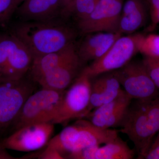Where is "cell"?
<instances>
[{
    "label": "cell",
    "instance_id": "1",
    "mask_svg": "<svg viewBox=\"0 0 159 159\" xmlns=\"http://www.w3.org/2000/svg\"><path fill=\"white\" fill-rule=\"evenodd\" d=\"M32 54L33 58L61 51L74 43L77 34L74 29L54 20L24 21L11 33Z\"/></svg>",
    "mask_w": 159,
    "mask_h": 159
},
{
    "label": "cell",
    "instance_id": "2",
    "mask_svg": "<svg viewBox=\"0 0 159 159\" xmlns=\"http://www.w3.org/2000/svg\"><path fill=\"white\" fill-rule=\"evenodd\" d=\"M121 132L133 143L138 159L145 154L159 131V95L149 100H137L129 107L121 125Z\"/></svg>",
    "mask_w": 159,
    "mask_h": 159
},
{
    "label": "cell",
    "instance_id": "3",
    "mask_svg": "<svg viewBox=\"0 0 159 159\" xmlns=\"http://www.w3.org/2000/svg\"><path fill=\"white\" fill-rule=\"evenodd\" d=\"M118 136V130L99 128L83 118L66 126L51 138L46 146L58 151L65 159H67L72 154L89 147L104 145Z\"/></svg>",
    "mask_w": 159,
    "mask_h": 159
},
{
    "label": "cell",
    "instance_id": "4",
    "mask_svg": "<svg viewBox=\"0 0 159 159\" xmlns=\"http://www.w3.org/2000/svg\"><path fill=\"white\" fill-rule=\"evenodd\" d=\"M65 91L60 92L42 88L32 93L23 105L12 129L14 131L25 125L52 122Z\"/></svg>",
    "mask_w": 159,
    "mask_h": 159
},
{
    "label": "cell",
    "instance_id": "5",
    "mask_svg": "<svg viewBox=\"0 0 159 159\" xmlns=\"http://www.w3.org/2000/svg\"><path fill=\"white\" fill-rule=\"evenodd\" d=\"M92 78L83 69L65 92L52 123L63 124L75 119L84 118L89 114Z\"/></svg>",
    "mask_w": 159,
    "mask_h": 159
},
{
    "label": "cell",
    "instance_id": "6",
    "mask_svg": "<svg viewBox=\"0 0 159 159\" xmlns=\"http://www.w3.org/2000/svg\"><path fill=\"white\" fill-rule=\"evenodd\" d=\"M143 35L140 33L121 35L102 57L84 69L92 79L121 68L139 52V44Z\"/></svg>",
    "mask_w": 159,
    "mask_h": 159
},
{
    "label": "cell",
    "instance_id": "7",
    "mask_svg": "<svg viewBox=\"0 0 159 159\" xmlns=\"http://www.w3.org/2000/svg\"><path fill=\"white\" fill-rule=\"evenodd\" d=\"M34 89L33 83L25 77L19 80L0 81V134L12 126Z\"/></svg>",
    "mask_w": 159,
    "mask_h": 159
},
{
    "label": "cell",
    "instance_id": "8",
    "mask_svg": "<svg viewBox=\"0 0 159 159\" xmlns=\"http://www.w3.org/2000/svg\"><path fill=\"white\" fill-rule=\"evenodd\" d=\"M111 72L132 100H149L159 95V89L142 61H130L121 68Z\"/></svg>",
    "mask_w": 159,
    "mask_h": 159
},
{
    "label": "cell",
    "instance_id": "9",
    "mask_svg": "<svg viewBox=\"0 0 159 159\" xmlns=\"http://www.w3.org/2000/svg\"><path fill=\"white\" fill-rule=\"evenodd\" d=\"M124 2V0H99L89 15L77 21L80 33L118 32Z\"/></svg>",
    "mask_w": 159,
    "mask_h": 159
},
{
    "label": "cell",
    "instance_id": "10",
    "mask_svg": "<svg viewBox=\"0 0 159 159\" xmlns=\"http://www.w3.org/2000/svg\"><path fill=\"white\" fill-rule=\"evenodd\" d=\"M54 131L52 122L34 123L23 126L0 141L7 149L29 152L46 146Z\"/></svg>",
    "mask_w": 159,
    "mask_h": 159
},
{
    "label": "cell",
    "instance_id": "11",
    "mask_svg": "<svg viewBox=\"0 0 159 159\" xmlns=\"http://www.w3.org/2000/svg\"><path fill=\"white\" fill-rule=\"evenodd\" d=\"M132 100L124 91L112 101L91 111L84 119L95 126L103 129L121 126Z\"/></svg>",
    "mask_w": 159,
    "mask_h": 159
},
{
    "label": "cell",
    "instance_id": "12",
    "mask_svg": "<svg viewBox=\"0 0 159 159\" xmlns=\"http://www.w3.org/2000/svg\"><path fill=\"white\" fill-rule=\"evenodd\" d=\"M83 62L78 53L37 80L42 88L64 92L71 85L82 70Z\"/></svg>",
    "mask_w": 159,
    "mask_h": 159
},
{
    "label": "cell",
    "instance_id": "13",
    "mask_svg": "<svg viewBox=\"0 0 159 159\" xmlns=\"http://www.w3.org/2000/svg\"><path fill=\"white\" fill-rule=\"evenodd\" d=\"M134 151L126 142L119 137L104 144L85 148L72 154L67 159H132Z\"/></svg>",
    "mask_w": 159,
    "mask_h": 159
},
{
    "label": "cell",
    "instance_id": "14",
    "mask_svg": "<svg viewBox=\"0 0 159 159\" xmlns=\"http://www.w3.org/2000/svg\"><path fill=\"white\" fill-rule=\"evenodd\" d=\"M124 92L112 72L100 74L92 79L90 108L91 109L112 101Z\"/></svg>",
    "mask_w": 159,
    "mask_h": 159
},
{
    "label": "cell",
    "instance_id": "15",
    "mask_svg": "<svg viewBox=\"0 0 159 159\" xmlns=\"http://www.w3.org/2000/svg\"><path fill=\"white\" fill-rule=\"evenodd\" d=\"M77 51L83 63L96 60L102 57L122 34L119 32H96L88 34Z\"/></svg>",
    "mask_w": 159,
    "mask_h": 159
},
{
    "label": "cell",
    "instance_id": "16",
    "mask_svg": "<svg viewBox=\"0 0 159 159\" xmlns=\"http://www.w3.org/2000/svg\"><path fill=\"white\" fill-rule=\"evenodd\" d=\"M24 21H46L61 16V0H25L17 9Z\"/></svg>",
    "mask_w": 159,
    "mask_h": 159
},
{
    "label": "cell",
    "instance_id": "17",
    "mask_svg": "<svg viewBox=\"0 0 159 159\" xmlns=\"http://www.w3.org/2000/svg\"><path fill=\"white\" fill-rule=\"evenodd\" d=\"M146 0H126L119 20L118 32L134 34L145 25L147 18Z\"/></svg>",
    "mask_w": 159,
    "mask_h": 159
},
{
    "label": "cell",
    "instance_id": "18",
    "mask_svg": "<svg viewBox=\"0 0 159 159\" xmlns=\"http://www.w3.org/2000/svg\"><path fill=\"white\" fill-rule=\"evenodd\" d=\"M33 60L32 54L20 41L0 74V81L17 80L24 78L30 70Z\"/></svg>",
    "mask_w": 159,
    "mask_h": 159
},
{
    "label": "cell",
    "instance_id": "19",
    "mask_svg": "<svg viewBox=\"0 0 159 159\" xmlns=\"http://www.w3.org/2000/svg\"><path fill=\"white\" fill-rule=\"evenodd\" d=\"M77 53V47L74 43L61 51L33 58L29 70L32 81L36 82L41 77L56 69Z\"/></svg>",
    "mask_w": 159,
    "mask_h": 159
},
{
    "label": "cell",
    "instance_id": "20",
    "mask_svg": "<svg viewBox=\"0 0 159 159\" xmlns=\"http://www.w3.org/2000/svg\"><path fill=\"white\" fill-rule=\"evenodd\" d=\"M19 42V40L12 34L0 35V74L9 56Z\"/></svg>",
    "mask_w": 159,
    "mask_h": 159
},
{
    "label": "cell",
    "instance_id": "21",
    "mask_svg": "<svg viewBox=\"0 0 159 159\" xmlns=\"http://www.w3.org/2000/svg\"><path fill=\"white\" fill-rule=\"evenodd\" d=\"M139 52L146 57H159V34L143 35L139 44Z\"/></svg>",
    "mask_w": 159,
    "mask_h": 159
},
{
    "label": "cell",
    "instance_id": "22",
    "mask_svg": "<svg viewBox=\"0 0 159 159\" xmlns=\"http://www.w3.org/2000/svg\"><path fill=\"white\" fill-rule=\"evenodd\" d=\"M99 0H75L72 7L71 15L77 22L86 17L93 11Z\"/></svg>",
    "mask_w": 159,
    "mask_h": 159
},
{
    "label": "cell",
    "instance_id": "23",
    "mask_svg": "<svg viewBox=\"0 0 159 159\" xmlns=\"http://www.w3.org/2000/svg\"><path fill=\"white\" fill-rule=\"evenodd\" d=\"M142 62L154 83L159 89V57L145 56Z\"/></svg>",
    "mask_w": 159,
    "mask_h": 159
},
{
    "label": "cell",
    "instance_id": "24",
    "mask_svg": "<svg viewBox=\"0 0 159 159\" xmlns=\"http://www.w3.org/2000/svg\"><path fill=\"white\" fill-rule=\"evenodd\" d=\"M14 0H0V22L9 18L15 11Z\"/></svg>",
    "mask_w": 159,
    "mask_h": 159
},
{
    "label": "cell",
    "instance_id": "25",
    "mask_svg": "<svg viewBox=\"0 0 159 159\" xmlns=\"http://www.w3.org/2000/svg\"><path fill=\"white\" fill-rule=\"evenodd\" d=\"M144 159H159V131L155 139L152 140Z\"/></svg>",
    "mask_w": 159,
    "mask_h": 159
},
{
    "label": "cell",
    "instance_id": "26",
    "mask_svg": "<svg viewBox=\"0 0 159 159\" xmlns=\"http://www.w3.org/2000/svg\"><path fill=\"white\" fill-rule=\"evenodd\" d=\"M38 159H63L64 157L58 151L53 148L46 146L45 149L38 155Z\"/></svg>",
    "mask_w": 159,
    "mask_h": 159
},
{
    "label": "cell",
    "instance_id": "27",
    "mask_svg": "<svg viewBox=\"0 0 159 159\" xmlns=\"http://www.w3.org/2000/svg\"><path fill=\"white\" fill-rule=\"evenodd\" d=\"M75 0H61V16L67 18L71 16L72 7Z\"/></svg>",
    "mask_w": 159,
    "mask_h": 159
},
{
    "label": "cell",
    "instance_id": "28",
    "mask_svg": "<svg viewBox=\"0 0 159 159\" xmlns=\"http://www.w3.org/2000/svg\"><path fill=\"white\" fill-rule=\"evenodd\" d=\"M150 14L151 23L148 30L152 31L159 24V8Z\"/></svg>",
    "mask_w": 159,
    "mask_h": 159
},
{
    "label": "cell",
    "instance_id": "29",
    "mask_svg": "<svg viewBox=\"0 0 159 159\" xmlns=\"http://www.w3.org/2000/svg\"><path fill=\"white\" fill-rule=\"evenodd\" d=\"M7 149L0 143V159H18L11 155L7 151Z\"/></svg>",
    "mask_w": 159,
    "mask_h": 159
},
{
    "label": "cell",
    "instance_id": "30",
    "mask_svg": "<svg viewBox=\"0 0 159 159\" xmlns=\"http://www.w3.org/2000/svg\"><path fill=\"white\" fill-rule=\"evenodd\" d=\"M25 0H14V9L15 11L17 9V7L20 5L21 3L23 2Z\"/></svg>",
    "mask_w": 159,
    "mask_h": 159
},
{
    "label": "cell",
    "instance_id": "31",
    "mask_svg": "<svg viewBox=\"0 0 159 159\" xmlns=\"http://www.w3.org/2000/svg\"><path fill=\"white\" fill-rule=\"evenodd\" d=\"M146 1H147V0H146Z\"/></svg>",
    "mask_w": 159,
    "mask_h": 159
}]
</instances>
